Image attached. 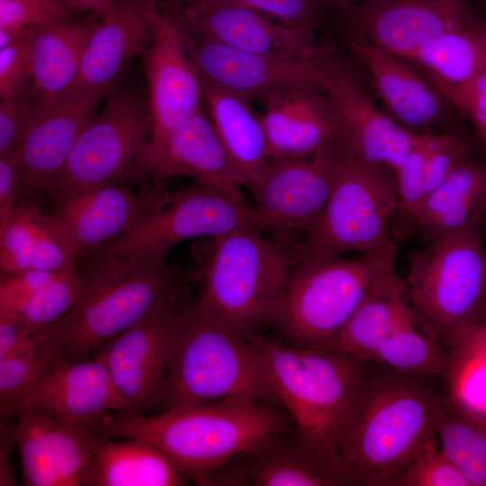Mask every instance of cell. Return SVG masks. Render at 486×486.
Listing matches in <instances>:
<instances>
[{
	"mask_svg": "<svg viewBox=\"0 0 486 486\" xmlns=\"http://www.w3.org/2000/svg\"><path fill=\"white\" fill-rule=\"evenodd\" d=\"M266 400L234 399L172 407L147 416L112 413L96 429L103 439H136L167 455L190 480L212 485L234 459L258 451L286 428Z\"/></svg>",
	"mask_w": 486,
	"mask_h": 486,
	"instance_id": "cell-1",
	"label": "cell"
},
{
	"mask_svg": "<svg viewBox=\"0 0 486 486\" xmlns=\"http://www.w3.org/2000/svg\"><path fill=\"white\" fill-rule=\"evenodd\" d=\"M248 339L271 400L287 410L310 447L343 485H349L338 448L367 379L364 362L332 349L295 346L260 335Z\"/></svg>",
	"mask_w": 486,
	"mask_h": 486,
	"instance_id": "cell-2",
	"label": "cell"
},
{
	"mask_svg": "<svg viewBox=\"0 0 486 486\" xmlns=\"http://www.w3.org/2000/svg\"><path fill=\"white\" fill-rule=\"evenodd\" d=\"M435 446L432 394L419 382L392 376L366 379L338 453L350 484L386 486L418 454Z\"/></svg>",
	"mask_w": 486,
	"mask_h": 486,
	"instance_id": "cell-3",
	"label": "cell"
},
{
	"mask_svg": "<svg viewBox=\"0 0 486 486\" xmlns=\"http://www.w3.org/2000/svg\"><path fill=\"white\" fill-rule=\"evenodd\" d=\"M84 258L80 299L62 319L64 357L87 359L158 308L187 300L179 273L166 260Z\"/></svg>",
	"mask_w": 486,
	"mask_h": 486,
	"instance_id": "cell-4",
	"label": "cell"
},
{
	"mask_svg": "<svg viewBox=\"0 0 486 486\" xmlns=\"http://www.w3.org/2000/svg\"><path fill=\"white\" fill-rule=\"evenodd\" d=\"M234 399L271 400L258 356L198 299L179 314L160 404L166 410Z\"/></svg>",
	"mask_w": 486,
	"mask_h": 486,
	"instance_id": "cell-5",
	"label": "cell"
},
{
	"mask_svg": "<svg viewBox=\"0 0 486 486\" xmlns=\"http://www.w3.org/2000/svg\"><path fill=\"white\" fill-rule=\"evenodd\" d=\"M212 240L199 301L239 338L259 335L282 301L297 248L289 249L251 226Z\"/></svg>",
	"mask_w": 486,
	"mask_h": 486,
	"instance_id": "cell-6",
	"label": "cell"
},
{
	"mask_svg": "<svg viewBox=\"0 0 486 486\" xmlns=\"http://www.w3.org/2000/svg\"><path fill=\"white\" fill-rule=\"evenodd\" d=\"M396 246L382 252L298 256L271 324L287 344L329 348L374 286L396 270Z\"/></svg>",
	"mask_w": 486,
	"mask_h": 486,
	"instance_id": "cell-7",
	"label": "cell"
},
{
	"mask_svg": "<svg viewBox=\"0 0 486 486\" xmlns=\"http://www.w3.org/2000/svg\"><path fill=\"white\" fill-rule=\"evenodd\" d=\"M394 172L359 158L342 140L327 204L297 247L298 256L374 254L395 247L390 220L397 214Z\"/></svg>",
	"mask_w": 486,
	"mask_h": 486,
	"instance_id": "cell-8",
	"label": "cell"
},
{
	"mask_svg": "<svg viewBox=\"0 0 486 486\" xmlns=\"http://www.w3.org/2000/svg\"><path fill=\"white\" fill-rule=\"evenodd\" d=\"M403 280L411 308L437 338L476 322L486 296L482 224L428 242L410 256Z\"/></svg>",
	"mask_w": 486,
	"mask_h": 486,
	"instance_id": "cell-9",
	"label": "cell"
},
{
	"mask_svg": "<svg viewBox=\"0 0 486 486\" xmlns=\"http://www.w3.org/2000/svg\"><path fill=\"white\" fill-rule=\"evenodd\" d=\"M79 135L49 196L57 203L83 191L121 181L150 180L140 166L149 140L147 102L116 86Z\"/></svg>",
	"mask_w": 486,
	"mask_h": 486,
	"instance_id": "cell-10",
	"label": "cell"
},
{
	"mask_svg": "<svg viewBox=\"0 0 486 486\" xmlns=\"http://www.w3.org/2000/svg\"><path fill=\"white\" fill-rule=\"evenodd\" d=\"M250 226V206L194 182L168 192L164 205L128 233L86 256H134L166 260L176 245L198 238H214L238 227ZM83 258V257H82Z\"/></svg>",
	"mask_w": 486,
	"mask_h": 486,
	"instance_id": "cell-11",
	"label": "cell"
},
{
	"mask_svg": "<svg viewBox=\"0 0 486 486\" xmlns=\"http://www.w3.org/2000/svg\"><path fill=\"white\" fill-rule=\"evenodd\" d=\"M312 82L326 95L348 148L366 163L394 172L410 151L417 133L382 112L359 77L330 50L319 57Z\"/></svg>",
	"mask_w": 486,
	"mask_h": 486,
	"instance_id": "cell-12",
	"label": "cell"
},
{
	"mask_svg": "<svg viewBox=\"0 0 486 486\" xmlns=\"http://www.w3.org/2000/svg\"><path fill=\"white\" fill-rule=\"evenodd\" d=\"M341 140L338 139L309 158L270 160L251 190L250 226L260 231L306 233L330 195Z\"/></svg>",
	"mask_w": 486,
	"mask_h": 486,
	"instance_id": "cell-13",
	"label": "cell"
},
{
	"mask_svg": "<svg viewBox=\"0 0 486 486\" xmlns=\"http://www.w3.org/2000/svg\"><path fill=\"white\" fill-rule=\"evenodd\" d=\"M188 303L186 300L158 308L98 350L123 402L122 414H144L161 403L176 322Z\"/></svg>",
	"mask_w": 486,
	"mask_h": 486,
	"instance_id": "cell-14",
	"label": "cell"
},
{
	"mask_svg": "<svg viewBox=\"0 0 486 486\" xmlns=\"http://www.w3.org/2000/svg\"><path fill=\"white\" fill-rule=\"evenodd\" d=\"M142 61L150 122L146 147H155L202 109L203 86L192 61L183 26L159 7L154 36Z\"/></svg>",
	"mask_w": 486,
	"mask_h": 486,
	"instance_id": "cell-15",
	"label": "cell"
},
{
	"mask_svg": "<svg viewBox=\"0 0 486 486\" xmlns=\"http://www.w3.org/2000/svg\"><path fill=\"white\" fill-rule=\"evenodd\" d=\"M168 191L152 180L139 189L108 184L58 203L53 212L76 259L128 233L165 203Z\"/></svg>",
	"mask_w": 486,
	"mask_h": 486,
	"instance_id": "cell-16",
	"label": "cell"
},
{
	"mask_svg": "<svg viewBox=\"0 0 486 486\" xmlns=\"http://www.w3.org/2000/svg\"><path fill=\"white\" fill-rule=\"evenodd\" d=\"M346 14L355 34L400 58L480 16L471 0H359Z\"/></svg>",
	"mask_w": 486,
	"mask_h": 486,
	"instance_id": "cell-17",
	"label": "cell"
},
{
	"mask_svg": "<svg viewBox=\"0 0 486 486\" xmlns=\"http://www.w3.org/2000/svg\"><path fill=\"white\" fill-rule=\"evenodd\" d=\"M12 428L19 449L23 484L89 486L93 447L100 437L88 428L22 409Z\"/></svg>",
	"mask_w": 486,
	"mask_h": 486,
	"instance_id": "cell-18",
	"label": "cell"
},
{
	"mask_svg": "<svg viewBox=\"0 0 486 486\" xmlns=\"http://www.w3.org/2000/svg\"><path fill=\"white\" fill-rule=\"evenodd\" d=\"M22 409H32L95 433L106 416L124 412L123 402L101 354L93 360L59 359L23 396L15 415Z\"/></svg>",
	"mask_w": 486,
	"mask_h": 486,
	"instance_id": "cell-19",
	"label": "cell"
},
{
	"mask_svg": "<svg viewBox=\"0 0 486 486\" xmlns=\"http://www.w3.org/2000/svg\"><path fill=\"white\" fill-rule=\"evenodd\" d=\"M140 166L152 181L164 184L175 176H188L248 205L241 190L242 180L202 108L158 145L146 147Z\"/></svg>",
	"mask_w": 486,
	"mask_h": 486,
	"instance_id": "cell-20",
	"label": "cell"
},
{
	"mask_svg": "<svg viewBox=\"0 0 486 486\" xmlns=\"http://www.w3.org/2000/svg\"><path fill=\"white\" fill-rule=\"evenodd\" d=\"M175 17L190 33L256 55L306 59L324 51L316 38L247 7L194 4L179 6Z\"/></svg>",
	"mask_w": 486,
	"mask_h": 486,
	"instance_id": "cell-21",
	"label": "cell"
},
{
	"mask_svg": "<svg viewBox=\"0 0 486 486\" xmlns=\"http://www.w3.org/2000/svg\"><path fill=\"white\" fill-rule=\"evenodd\" d=\"M158 11L154 0H117L98 18L70 94L92 93L105 96L118 86L130 62L142 57L149 46Z\"/></svg>",
	"mask_w": 486,
	"mask_h": 486,
	"instance_id": "cell-22",
	"label": "cell"
},
{
	"mask_svg": "<svg viewBox=\"0 0 486 486\" xmlns=\"http://www.w3.org/2000/svg\"><path fill=\"white\" fill-rule=\"evenodd\" d=\"M104 96L73 93L29 117L18 147L24 170L22 194L27 200L49 194Z\"/></svg>",
	"mask_w": 486,
	"mask_h": 486,
	"instance_id": "cell-23",
	"label": "cell"
},
{
	"mask_svg": "<svg viewBox=\"0 0 486 486\" xmlns=\"http://www.w3.org/2000/svg\"><path fill=\"white\" fill-rule=\"evenodd\" d=\"M184 32L202 81L249 101L263 99L283 86L312 81L319 57L324 52L306 59L269 58Z\"/></svg>",
	"mask_w": 486,
	"mask_h": 486,
	"instance_id": "cell-24",
	"label": "cell"
},
{
	"mask_svg": "<svg viewBox=\"0 0 486 486\" xmlns=\"http://www.w3.org/2000/svg\"><path fill=\"white\" fill-rule=\"evenodd\" d=\"M262 100L271 160L309 158L341 138L326 95L312 81L283 86Z\"/></svg>",
	"mask_w": 486,
	"mask_h": 486,
	"instance_id": "cell-25",
	"label": "cell"
},
{
	"mask_svg": "<svg viewBox=\"0 0 486 486\" xmlns=\"http://www.w3.org/2000/svg\"><path fill=\"white\" fill-rule=\"evenodd\" d=\"M352 53L371 75L390 117L414 133L432 130L451 104L410 63L353 34Z\"/></svg>",
	"mask_w": 486,
	"mask_h": 486,
	"instance_id": "cell-26",
	"label": "cell"
},
{
	"mask_svg": "<svg viewBox=\"0 0 486 486\" xmlns=\"http://www.w3.org/2000/svg\"><path fill=\"white\" fill-rule=\"evenodd\" d=\"M99 17L68 19L30 31V116L67 97L79 74L89 37Z\"/></svg>",
	"mask_w": 486,
	"mask_h": 486,
	"instance_id": "cell-27",
	"label": "cell"
},
{
	"mask_svg": "<svg viewBox=\"0 0 486 486\" xmlns=\"http://www.w3.org/2000/svg\"><path fill=\"white\" fill-rule=\"evenodd\" d=\"M457 111L474 77L486 68V20L477 18L451 29L402 58Z\"/></svg>",
	"mask_w": 486,
	"mask_h": 486,
	"instance_id": "cell-28",
	"label": "cell"
},
{
	"mask_svg": "<svg viewBox=\"0 0 486 486\" xmlns=\"http://www.w3.org/2000/svg\"><path fill=\"white\" fill-rule=\"evenodd\" d=\"M286 429L256 452L240 456L241 464L221 469L218 485L333 486L339 478L319 458L298 429Z\"/></svg>",
	"mask_w": 486,
	"mask_h": 486,
	"instance_id": "cell-29",
	"label": "cell"
},
{
	"mask_svg": "<svg viewBox=\"0 0 486 486\" xmlns=\"http://www.w3.org/2000/svg\"><path fill=\"white\" fill-rule=\"evenodd\" d=\"M202 86L212 123L243 184L252 190L271 160L262 115L249 100L203 82Z\"/></svg>",
	"mask_w": 486,
	"mask_h": 486,
	"instance_id": "cell-30",
	"label": "cell"
},
{
	"mask_svg": "<svg viewBox=\"0 0 486 486\" xmlns=\"http://www.w3.org/2000/svg\"><path fill=\"white\" fill-rule=\"evenodd\" d=\"M486 212V162L465 161L430 191L414 224L427 242L482 224Z\"/></svg>",
	"mask_w": 486,
	"mask_h": 486,
	"instance_id": "cell-31",
	"label": "cell"
},
{
	"mask_svg": "<svg viewBox=\"0 0 486 486\" xmlns=\"http://www.w3.org/2000/svg\"><path fill=\"white\" fill-rule=\"evenodd\" d=\"M415 316L404 280L395 270L374 286L328 349L371 361L385 338Z\"/></svg>",
	"mask_w": 486,
	"mask_h": 486,
	"instance_id": "cell-32",
	"label": "cell"
},
{
	"mask_svg": "<svg viewBox=\"0 0 486 486\" xmlns=\"http://www.w3.org/2000/svg\"><path fill=\"white\" fill-rule=\"evenodd\" d=\"M190 480L156 446L136 439L99 438L89 486H180Z\"/></svg>",
	"mask_w": 486,
	"mask_h": 486,
	"instance_id": "cell-33",
	"label": "cell"
},
{
	"mask_svg": "<svg viewBox=\"0 0 486 486\" xmlns=\"http://www.w3.org/2000/svg\"><path fill=\"white\" fill-rule=\"evenodd\" d=\"M62 319L36 327L25 341L0 358L1 419L14 416L23 396L64 357Z\"/></svg>",
	"mask_w": 486,
	"mask_h": 486,
	"instance_id": "cell-34",
	"label": "cell"
},
{
	"mask_svg": "<svg viewBox=\"0 0 486 486\" xmlns=\"http://www.w3.org/2000/svg\"><path fill=\"white\" fill-rule=\"evenodd\" d=\"M432 416L441 448L470 486H486V424L456 400L434 395Z\"/></svg>",
	"mask_w": 486,
	"mask_h": 486,
	"instance_id": "cell-35",
	"label": "cell"
},
{
	"mask_svg": "<svg viewBox=\"0 0 486 486\" xmlns=\"http://www.w3.org/2000/svg\"><path fill=\"white\" fill-rule=\"evenodd\" d=\"M436 338L416 315L385 338L371 361L402 373L446 376L452 357L441 349Z\"/></svg>",
	"mask_w": 486,
	"mask_h": 486,
	"instance_id": "cell-36",
	"label": "cell"
},
{
	"mask_svg": "<svg viewBox=\"0 0 486 486\" xmlns=\"http://www.w3.org/2000/svg\"><path fill=\"white\" fill-rule=\"evenodd\" d=\"M81 293L82 281L76 266L63 271L15 313L35 327L52 324L74 308Z\"/></svg>",
	"mask_w": 486,
	"mask_h": 486,
	"instance_id": "cell-37",
	"label": "cell"
},
{
	"mask_svg": "<svg viewBox=\"0 0 486 486\" xmlns=\"http://www.w3.org/2000/svg\"><path fill=\"white\" fill-rule=\"evenodd\" d=\"M179 6L194 4H222L261 12L313 38L321 25L326 0H176Z\"/></svg>",
	"mask_w": 486,
	"mask_h": 486,
	"instance_id": "cell-38",
	"label": "cell"
},
{
	"mask_svg": "<svg viewBox=\"0 0 486 486\" xmlns=\"http://www.w3.org/2000/svg\"><path fill=\"white\" fill-rule=\"evenodd\" d=\"M433 131L417 133L410 151L394 170L397 213L412 222L428 195L426 159Z\"/></svg>",
	"mask_w": 486,
	"mask_h": 486,
	"instance_id": "cell-39",
	"label": "cell"
},
{
	"mask_svg": "<svg viewBox=\"0 0 486 486\" xmlns=\"http://www.w3.org/2000/svg\"><path fill=\"white\" fill-rule=\"evenodd\" d=\"M386 486H470L452 459L437 446L418 454Z\"/></svg>",
	"mask_w": 486,
	"mask_h": 486,
	"instance_id": "cell-40",
	"label": "cell"
},
{
	"mask_svg": "<svg viewBox=\"0 0 486 486\" xmlns=\"http://www.w3.org/2000/svg\"><path fill=\"white\" fill-rule=\"evenodd\" d=\"M74 10L64 0H0V29L24 32L71 19Z\"/></svg>",
	"mask_w": 486,
	"mask_h": 486,
	"instance_id": "cell-41",
	"label": "cell"
},
{
	"mask_svg": "<svg viewBox=\"0 0 486 486\" xmlns=\"http://www.w3.org/2000/svg\"><path fill=\"white\" fill-rule=\"evenodd\" d=\"M475 147L460 130L433 131L426 159L428 194L472 158Z\"/></svg>",
	"mask_w": 486,
	"mask_h": 486,
	"instance_id": "cell-42",
	"label": "cell"
},
{
	"mask_svg": "<svg viewBox=\"0 0 486 486\" xmlns=\"http://www.w3.org/2000/svg\"><path fill=\"white\" fill-rule=\"evenodd\" d=\"M65 270H25L1 276L0 311H19Z\"/></svg>",
	"mask_w": 486,
	"mask_h": 486,
	"instance_id": "cell-43",
	"label": "cell"
},
{
	"mask_svg": "<svg viewBox=\"0 0 486 486\" xmlns=\"http://www.w3.org/2000/svg\"><path fill=\"white\" fill-rule=\"evenodd\" d=\"M0 49V99L24 94L30 82L29 33Z\"/></svg>",
	"mask_w": 486,
	"mask_h": 486,
	"instance_id": "cell-44",
	"label": "cell"
},
{
	"mask_svg": "<svg viewBox=\"0 0 486 486\" xmlns=\"http://www.w3.org/2000/svg\"><path fill=\"white\" fill-rule=\"evenodd\" d=\"M24 188V170L17 149L0 156V226L10 218Z\"/></svg>",
	"mask_w": 486,
	"mask_h": 486,
	"instance_id": "cell-45",
	"label": "cell"
},
{
	"mask_svg": "<svg viewBox=\"0 0 486 486\" xmlns=\"http://www.w3.org/2000/svg\"><path fill=\"white\" fill-rule=\"evenodd\" d=\"M26 94L0 103V156L18 148L30 116Z\"/></svg>",
	"mask_w": 486,
	"mask_h": 486,
	"instance_id": "cell-46",
	"label": "cell"
},
{
	"mask_svg": "<svg viewBox=\"0 0 486 486\" xmlns=\"http://www.w3.org/2000/svg\"><path fill=\"white\" fill-rule=\"evenodd\" d=\"M453 361L486 358V319L464 326L445 339Z\"/></svg>",
	"mask_w": 486,
	"mask_h": 486,
	"instance_id": "cell-47",
	"label": "cell"
},
{
	"mask_svg": "<svg viewBox=\"0 0 486 486\" xmlns=\"http://www.w3.org/2000/svg\"><path fill=\"white\" fill-rule=\"evenodd\" d=\"M35 328L15 312L0 311V358L19 346Z\"/></svg>",
	"mask_w": 486,
	"mask_h": 486,
	"instance_id": "cell-48",
	"label": "cell"
},
{
	"mask_svg": "<svg viewBox=\"0 0 486 486\" xmlns=\"http://www.w3.org/2000/svg\"><path fill=\"white\" fill-rule=\"evenodd\" d=\"M14 444L12 428L1 421L0 432V485L10 486L16 485L13 470H12V446Z\"/></svg>",
	"mask_w": 486,
	"mask_h": 486,
	"instance_id": "cell-49",
	"label": "cell"
},
{
	"mask_svg": "<svg viewBox=\"0 0 486 486\" xmlns=\"http://www.w3.org/2000/svg\"><path fill=\"white\" fill-rule=\"evenodd\" d=\"M464 116L472 123L477 139L486 150V97L473 100Z\"/></svg>",
	"mask_w": 486,
	"mask_h": 486,
	"instance_id": "cell-50",
	"label": "cell"
},
{
	"mask_svg": "<svg viewBox=\"0 0 486 486\" xmlns=\"http://www.w3.org/2000/svg\"><path fill=\"white\" fill-rule=\"evenodd\" d=\"M75 9L86 11L94 17H102L116 3L117 0H64Z\"/></svg>",
	"mask_w": 486,
	"mask_h": 486,
	"instance_id": "cell-51",
	"label": "cell"
},
{
	"mask_svg": "<svg viewBox=\"0 0 486 486\" xmlns=\"http://www.w3.org/2000/svg\"><path fill=\"white\" fill-rule=\"evenodd\" d=\"M481 97H486V68H484L469 86L460 112L465 115L470 104Z\"/></svg>",
	"mask_w": 486,
	"mask_h": 486,
	"instance_id": "cell-52",
	"label": "cell"
},
{
	"mask_svg": "<svg viewBox=\"0 0 486 486\" xmlns=\"http://www.w3.org/2000/svg\"><path fill=\"white\" fill-rule=\"evenodd\" d=\"M326 1L330 8L346 12L359 0H326Z\"/></svg>",
	"mask_w": 486,
	"mask_h": 486,
	"instance_id": "cell-53",
	"label": "cell"
},
{
	"mask_svg": "<svg viewBox=\"0 0 486 486\" xmlns=\"http://www.w3.org/2000/svg\"><path fill=\"white\" fill-rule=\"evenodd\" d=\"M468 409L472 411V413L473 414V416L477 419H479L482 423L486 424V411H476V410H472L470 408H468Z\"/></svg>",
	"mask_w": 486,
	"mask_h": 486,
	"instance_id": "cell-54",
	"label": "cell"
},
{
	"mask_svg": "<svg viewBox=\"0 0 486 486\" xmlns=\"http://www.w3.org/2000/svg\"><path fill=\"white\" fill-rule=\"evenodd\" d=\"M484 319H486V296H485V299H484L483 303L482 305V308H481L477 321H480V320H484Z\"/></svg>",
	"mask_w": 486,
	"mask_h": 486,
	"instance_id": "cell-55",
	"label": "cell"
},
{
	"mask_svg": "<svg viewBox=\"0 0 486 486\" xmlns=\"http://www.w3.org/2000/svg\"><path fill=\"white\" fill-rule=\"evenodd\" d=\"M485 217H486V212H485Z\"/></svg>",
	"mask_w": 486,
	"mask_h": 486,
	"instance_id": "cell-56",
	"label": "cell"
}]
</instances>
